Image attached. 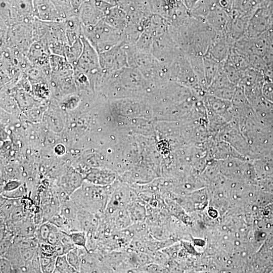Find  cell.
Instances as JSON below:
<instances>
[{
	"instance_id": "6da1fadb",
	"label": "cell",
	"mask_w": 273,
	"mask_h": 273,
	"mask_svg": "<svg viewBox=\"0 0 273 273\" xmlns=\"http://www.w3.org/2000/svg\"><path fill=\"white\" fill-rule=\"evenodd\" d=\"M110 185L101 186L86 184L74 192L70 196L79 209L96 215L103 214L112 190Z\"/></svg>"
},
{
	"instance_id": "7a4b0ae2",
	"label": "cell",
	"mask_w": 273,
	"mask_h": 273,
	"mask_svg": "<svg viewBox=\"0 0 273 273\" xmlns=\"http://www.w3.org/2000/svg\"><path fill=\"white\" fill-rule=\"evenodd\" d=\"M83 36L98 54L108 51L120 44L123 32L112 27L104 20L88 26H82Z\"/></svg>"
},
{
	"instance_id": "3957f363",
	"label": "cell",
	"mask_w": 273,
	"mask_h": 273,
	"mask_svg": "<svg viewBox=\"0 0 273 273\" xmlns=\"http://www.w3.org/2000/svg\"><path fill=\"white\" fill-rule=\"evenodd\" d=\"M81 38L83 44V50L73 67L91 78L96 79L103 76L104 73L100 65L98 53L83 36Z\"/></svg>"
},
{
	"instance_id": "277c9868",
	"label": "cell",
	"mask_w": 273,
	"mask_h": 273,
	"mask_svg": "<svg viewBox=\"0 0 273 273\" xmlns=\"http://www.w3.org/2000/svg\"><path fill=\"white\" fill-rule=\"evenodd\" d=\"M179 49L168 30L154 39L150 53L160 63L168 65Z\"/></svg>"
},
{
	"instance_id": "5b68a950",
	"label": "cell",
	"mask_w": 273,
	"mask_h": 273,
	"mask_svg": "<svg viewBox=\"0 0 273 273\" xmlns=\"http://www.w3.org/2000/svg\"><path fill=\"white\" fill-rule=\"evenodd\" d=\"M99 55L100 65L104 73L129 67L126 50L122 42Z\"/></svg>"
},
{
	"instance_id": "8992f818",
	"label": "cell",
	"mask_w": 273,
	"mask_h": 273,
	"mask_svg": "<svg viewBox=\"0 0 273 273\" xmlns=\"http://www.w3.org/2000/svg\"><path fill=\"white\" fill-rule=\"evenodd\" d=\"M109 8L102 6L101 2L95 0L94 6L90 0H83L80 5L78 16L82 26L95 25L103 20Z\"/></svg>"
},
{
	"instance_id": "52a82bcc",
	"label": "cell",
	"mask_w": 273,
	"mask_h": 273,
	"mask_svg": "<svg viewBox=\"0 0 273 273\" xmlns=\"http://www.w3.org/2000/svg\"><path fill=\"white\" fill-rule=\"evenodd\" d=\"M112 188V190L103 213L106 217H109L120 208L127 207L134 200L133 192L127 186L117 185L116 187Z\"/></svg>"
},
{
	"instance_id": "ba28073f",
	"label": "cell",
	"mask_w": 273,
	"mask_h": 273,
	"mask_svg": "<svg viewBox=\"0 0 273 273\" xmlns=\"http://www.w3.org/2000/svg\"><path fill=\"white\" fill-rule=\"evenodd\" d=\"M272 20L266 9L260 7L249 18L245 37H256L266 32Z\"/></svg>"
},
{
	"instance_id": "9c48e42d",
	"label": "cell",
	"mask_w": 273,
	"mask_h": 273,
	"mask_svg": "<svg viewBox=\"0 0 273 273\" xmlns=\"http://www.w3.org/2000/svg\"><path fill=\"white\" fill-rule=\"evenodd\" d=\"M34 16L46 22L64 21L52 0H32Z\"/></svg>"
},
{
	"instance_id": "30bf717a",
	"label": "cell",
	"mask_w": 273,
	"mask_h": 273,
	"mask_svg": "<svg viewBox=\"0 0 273 273\" xmlns=\"http://www.w3.org/2000/svg\"><path fill=\"white\" fill-rule=\"evenodd\" d=\"M233 46L224 33L216 32L206 55L222 62L227 59Z\"/></svg>"
},
{
	"instance_id": "8fae6325",
	"label": "cell",
	"mask_w": 273,
	"mask_h": 273,
	"mask_svg": "<svg viewBox=\"0 0 273 273\" xmlns=\"http://www.w3.org/2000/svg\"><path fill=\"white\" fill-rule=\"evenodd\" d=\"M51 54L50 49L44 41L35 40L30 46L27 53V58L33 65L43 66L49 64Z\"/></svg>"
},
{
	"instance_id": "7c38bea8",
	"label": "cell",
	"mask_w": 273,
	"mask_h": 273,
	"mask_svg": "<svg viewBox=\"0 0 273 273\" xmlns=\"http://www.w3.org/2000/svg\"><path fill=\"white\" fill-rule=\"evenodd\" d=\"M231 19V14L219 6L212 9L205 18L207 23L215 31L222 33L226 31Z\"/></svg>"
},
{
	"instance_id": "4fadbf2b",
	"label": "cell",
	"mask_w": 273,
	"mask_h": 273,
	"mask_svg": "<svg viewBox=\"0 0 273 273\" xmlns=\"http://www.w3.org/2000/svg\"><path fill=\"white\" fill-rule=\"evenodd\" d=\"M262 0H234L231 17L241 16L248 18L261 7Z\"/></svg>"
},
{
	"instance_id": "5bb4252c",
	"label": "cell",
	"mask_w": 273,
	"mask_h": 273,
	"mask_svg": "<svg viewBox=\"0 0 273 273\" xmlns=\"http://www.w3.org/2000/svg\"><path fill=\"white\" fill-rule=\"evenodd\" d=\"M103 20L112 27L122 32L129 23L128 15L116 8L109 9Z\"/></svg>"
},
{
	"instance_id": "9a60e30c",
	"label": "cell",
	"mask_w": 273,
	"mask_h": 273,
	"mask_svg": "<svg viewBox=\"0 0 273 273\" xmlns=\"http://www.w3.org/2000/svg\"><path fill=\"white\" fill-rule=\"evenodd\" d=\"M86 178L89 183L94 185L107 186L114 181L116 174L109 170L94 169L87 174Z\"/></svg>"
},
{
	"instance_id": "2e32d148",
	"label": "cell",
	"mask_w": 273,
	"mask_h": 273,
	"mask_svg": "<svg viewBox=\"0 0 273 273\" xmlns=\"http://www.w3.org/2000/svg\"><path fill=\"white\" fill-rule=\"evenodd\" d=\"M109 217L114 227L119 229L127 227L132 221L127 207L117 210Z\"/></svg>"
},
{
	"instance_id": "e0dca14e",
	"label": "cell",
	"mask_w": 273,
	"mask_h": 273,
	"mask_svg": "<svg viewBox=\"0 0 273 273\" xmlns=\"http://www.w3.org/2000/svg\"><path fill=\"white\" fill-rule=\"evenodd\" d=\"M22 204L21 199H9L1 195V220H9L14 208ZM2 222V221H1Z\"/></svg>"
},
{
	"instance_id": "ac0fdd59",
	"label": "cell",
	"mask_w": 273,
	"mask_h": 273,
	"mask_svg": "<svg viewBox=\"0 0 273 273\" xmlns=\"http://www.w3.org/2000/svg\"><path fill=\"white\" fill-rule=\"evenodd\" d=\"M203 59L205 79L208 87L220 66V62L207 55Z\"/></svg>"
},
{
	"instance_id": "d6986e66",
	"label": "cell",
	"mask_w": 273,
	"mask_h": 273,
	"mask_svg": "<svg viewBox=\"0 0 273 273\" xmlns=\"http://www.w3.org/2000/svg\"><path fill=\"white\" fill-rule=\"evenodd\" d=\"M79 208L70 198L62 203L59 213L68 221H74L77 218Z\"/></svg>"
},
{
	"instance_id": "ffe728a7",
	"label": "cell",
	"mask_w": 273,
	"mask_h": 273,
	"mask_svg": "<svg viewBox=\"0 0 273 273\" xmlns=\"http://www.w3.org/2000/svg\"><path fill=\"white\" fill-rule=\"evenodd\" d=\"M228 58L240 73L249 67L247 58L239 52L233 46L231 48Z\"/></svg>"
},
{
	"instance_id": "44dd1931",
	"label": "cell",
	"mask_w": 273,
	"mask_h": 273,
	"mask_svg": "<svg viewBox=\"0 0 273 273\" xmlns=\"http://www.w3.org/2000/svg\"><path fill=\"white\" fill-rule=\"evenodd\" d=\"M81 37L72 45L68 46L65 52V57L73 66L76 63L83 50V44Z\"/></svg>"
},
{
	"instance_id": "7402d4cb",
	"label": "cell",
	"mask_w": 273,
	"mask_h": 273,
	"mask_svg": "<svg viewBox=\"0 0 273 273\" xmlns=\"http://www.w3.org/2000/svg\"><path fill=\"white\" fill-rule=\"evenodd\" d=\"M87 252L84 248L75 246L66 254V258L69 263L78 272H80L81 256Z\"/></svg>"
},
{
	"instance_id": "603a6c76",
	"label": "cell",
	"mask_w": 273,
	"mask_h": 273,
	"mask_svg": "<svg viewBox=\"0 0 273 273\" xmlns=\"http://www.w3.org/2000/svg\"><path fill=\"white\" fill-rule=\"evenodd\" d=\"M223 70L231 82L237 85L240 80L241 75L239 71L233 65L231 61L227 59L221 62Z\"/></svg>"
},
{
	"instance_id": "cb8c5ba5",
	"label": "cell",
	"mask_w": 273,
	"mask_h": 273,
	"mask_svg": "<svg viewBox=\"0 0 273 273\" xmlns=\"http://www.w3.org/2000/svg\"><path fill=\"white\" fill-rule=\"evenodd\" d=\"M132 221H141L145 218L146 210L144 206L138 202L133 200L127 207Z\"/></svg>"
},
{
	"instance_id": "d4e9b609",
	"label": "cell",
	"mask_w": 273,
	"mask_h": 273,
	"mask_svg": "<svg viewBox=\"0 0 273 273\" xmlns=\"http://www.w3.org/2000/svg\"><path fill=\"white\" fill-rule=\"evenodd\" d=\"M54 272L74 273L78 271L69 263L66 254H64L57 256Z\"/></svg>"
},
{
	"instance_id": "484cf974",
	"label": "cell",
	"mask_w": 273,
	"mask_h": 273,
	"mask_svg": "<svg viewBox=\"0 0 273 273\" xmlns=\"http://www.w3.org/2000/svg\"><path fill=\"white\" fill-rule=\"evenodd\" d=\"M52 224L49 221L43 222L37 226L34 237L39 243H47Z\"/></svg>"
},
{
	"instance_id": "4316f807",
	"label": "cell",
	"mask_w": 273,
	"mask_h": 273,
	"mask_svg": "<svg viewBox=\"0 0 273 273\" xmlns=\"http://www.w3.org/2000/svg\"><path fill=\"white\" fill-rule=\"evenodd\" d=\"M69 235L75 246L84 248L87 252H89L87 247V235L84 231L73 232Z\"/></svg>"
},
{
	"instance_id": "83f0119b",
	"label": "cell",
	"mask_w": 273,
	"mask_h": 273,
	"mask_svg": "<svg viewBox=\"0 0 273 273\" xmlns=\"http://www.w3.org/2000/svg\"><path fill=\"white\" fill-rule=\"evenodd\" d=\"M3 196L9 199H22L30 195L28 188L25 185H21L17 189L8 192L1 193Z\"/></svg>"
},
{
	"instance_id": "f1b7e54d",
	"label": "cell",
	"mask_w": 273,
	"mask_h": 273,
	"mask_svg": "<svg viewBox=\"0 0 273 273\" xmlns=\"http://www.w3.org/2000/svg\"><path fill=\"white\" fill-rule=\"evenodd\" d=\"M249 67L262 73L265 66V62L263 57L255 54L249 55L246 57Z\"/></svg>"
},
{
	"instance_id": "f546056e",
	"label": "cell",
	"mask_w": 273,
	"mask_h": 273,
	"mask_svg": "<svg viewBox=\"0 0 273 273\" xmlns=\"http://www.w3.org/2000/svg\"><path fill=\"white\" fill-rule=\"evenodd\" d=\"M28 216L27 213L21 204L14 208L9 220L13 222H18L24 220Z\"/></svg>"
},
{
	"instance_id": "4dcf8cb0",
	"label": "cell",
	"mask_w": 273,
	"mask_h": 273,
	"mask_svg": "<svg viewBox=\"0 0 273 273\" xmlns=\"http://www.w3.org/2000/svg\"><path fill=\"white\" fill-rule=\"evenodd\" d=\"M261 95L265 100L273 104V81L264 79L261 87Z\"/></svg>"
},
{
	"instance_id": "1f68e13d",
	"label": "cell",
	"mask_w": 273,
	"mask_h": 273,
	"mask_svg": "<svg viewBox=\"0 0 273 273\" xmlns=\"http://www.w3.org/2000/svg\"><path fill=\"white\" fill-rule=\"evenodd\" d=\"M37 249L38 247L19 248L22 260L25 263V265L33 257L36 251L37 250Z\"/></svg>"
},
{
	"instance_id": "d6a6232c",
	"label": "cell",
	"mask_w": 273,
	"mask_h": 273,
	"mask_svg": "<svg viewBox=\"0 0 273 273\" xmlns=\"http://www.w3.org/2000/svg\"><path fill=\"white\" fill-rule=\"evenodd\" d=\"M0 272L1 273L13 272L12 264L7 258L1 256Z\"/></svg>"
},
{
	"instance_id": "836d02e7",
	"label": "cell",
	"mask_w": 273,
	"mask_h": 273,
	"mask_svg": "<svg viewBox=\"0 0 273 273\" xmlns=\"http://www.w3.org/2000/svg\"><path fill=\"white\" fill-rule=\"evenodd\" d=\"M22 184V182L17 180H9L6 182L1 188V193L13 191L19 188Z\"/></svg>"
},
{
	"instance_id": "e575fe53",
	"label": "cell",
	"mask_w": 273,
	"mask_h": 273,
	"mask_svg": "<svg viewBox=\"0 0 273 273\" xmlns=\"http://www.w3.org/2000/svg\"><path fill=\"white\" fill-rule=\"evenodd\" d=\"M261 7H264L267 11L270 17L273 20V0L263 1Z\"/></svg>"
},
{
	"instance_id": "d590c367",
	"label": "cell",
	"mask_w": 273,
	"mask_h": 273,
	"mask_svg": "<svg viewBox=\"0 0 273 273\" xmlns=\"http://www.w3.org/2000/svg\"><path fill=\"white\" fill-rule=\"evenodd\" d=\"M146 272H164L165 269L162 267H160L157 264H149L147 267H144Z\"/></svg>"
},
{
	"instance_id": "8d00e7d4",
	"label": "cell",
	"mask_w": 273,
	"mask_h": 273,
	"mask_svg": "<svg viewBox=\"0 0 273 273\" xmlns=\"http://www.w3.org/2000/svg\"><path fill=\"white\" fill-rule=\"evenodd\" d=\"M55 153L59 155H62L65 152V148L61 144L58 145L54 150Z\"/></svg>"
},
{
	"instance_id": "74e56055",
	"label": "cell",
	"mask_w": 273,
	"mask_h": 273,
	"mask_svg": "<svg viewBox=\"0 0 273 273\" xmlns=\"http://www.w3.org/2000/svg\"><path fill=\"white\" fill-rule=\"evenodd\" d=\"M267 33L270 42L273 44V20L269 26L268 30H267Z\"/></svg>"
},
{
	"instance_id": "f35d334b",
	"label": "cell",
	"mask_w": 273,
	"mask_h": 273,
	"mask_svg": "<svg viewBox=\"0 0 273 273\" xmlns=\"http://www.w3.org/2000/svg\"><path fill=\"white\" fill-rule=\"evenodd\" d=\"M262 2H263V1H265V0H262Z\"/></svg>"
}]
</instances>
